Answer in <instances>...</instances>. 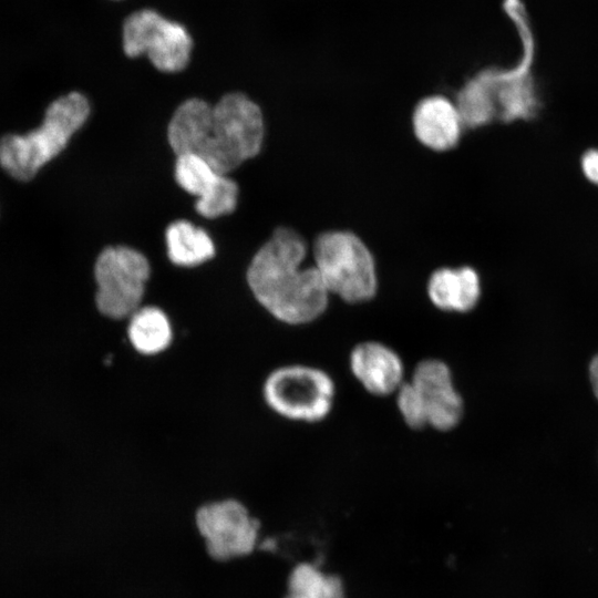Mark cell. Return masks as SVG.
I'll return each instance as SVG.
<instances>
[{"instance_id":"cell-1","label":"cell","mask_w":598,"mask_h":598,"mask_svg":"<svg viewBox=\"0 0 598 598\" xmlns=\"http://www.w3.org/2000/svg\"><path fill=\"white\" fill-rule=\"evenodd\" d=\"M167 138L176 155H195L227 174L259 153L262 113L240 92L224 95L215 105L189 99L173 114Z\"/></svg>"},{"instance_id":"cell-2","label":"cell","mask_w":598,"mask_h":598,"mask_svg":"<svg viewBox=\"0 0 598 598\" xmlns=\"http://www.w3.org/2000/svg\"><path fill=\"white\" fill-rule=\"evenodd\" d=\"M303 238L286 227L275 230L250 261L246 280L257 302L277 321L309 324L323 316L330 292L315 266L303 267Z\"/></svg>"},{"instance_id":"cell-3","label":"cell","mask_w":598,"mask_h":598,"mask_svg":"<svg viewBox=\"0 0 598 598\" xmlns=\"http://www.w3.org/2000/svg\"><path fill=\"white\" fill-rule=\"evenodd\" d=\"M505 7L522 41V58L511 69L482 72L458 92L455 103L467 128L494 120H528L539 107L533 76L536 47L529 16L523 0H506Z\"/></svg>"},{"instance_id":"cell-4","label":"cell","mask_w":598,"mask_h":598,"mask_svg":"<svg viewBox=\"0 0 598 598\" xmlns=\"http://www.w3.org/2000/svg\"><path fill=\"white\" fill-rule=\"evenodd\" d=\"M89 114V101L78 92L56 99L47 109L37 130L23 135H6L0 140V165L16 179H31L66 146Z\"/></svg>"},{"instance_id":"cell-5","label":"cell","mask_w":598,"mask_h":598,"mask_svg":"<svg viewBox=\"0 0 598 598\" xmlns=\"http://www.w3.org/2000/svg\"><path fill=\"white\" fill-rule=\"evenodd\" d=\"M313 258L330 295L351 305L365 303L375 297V260L355 234L330 230L319 235L313 244Z\"/></svg>"},{"instance_id":"cell-6","label":"cell","mask_w":598,"mask_h":598,"mask_svg":"<svg viewBox=\"0 0 598 598\" xmlns=\"http://www.w3.org/2000/svg\"><path fill=\"white\" fill-rule=\"evenodd\" d=\"M261 393L266 405L277 415L293 422L318 423L332 412L337 389L326 370L292 363L270 371Z\"/></svg>"},{"instance_id":"cell-7","label":"cell","mask_w":598,"mask_h":598,"mask_svg":"<svg viewBox=\"0 0 598 598\" xmlns=\"http://www.w3.org/2000/svg\"><path fill=\"white\" fill-rule=\"evenodd\" d=\"M121 44L126 56L135 59L146 55L158 71L175 73L188 65L194 40L179 21L154 8L143 7L123 19Z\"/></svg>"},{"instance_id":"cell-8","label":"cell","mask_w":598,"mask_h":598,"mask_svg":"<svg viewBox=\"0 0 598 598\" xmlns=\"http://www.w3.org/2000/svg\"><path fill=\"white\" fill-rule=\"evenodd\" d=\"M194 524L206 554L217 563L252 555L261 537V520L244 501L233 496L198 505Z\"/></svg>"},{"instance_id":"cell-9","label":"cell","mask_w":598,"mask_h":598,"mask_svg":"<svg viewBox=\"0 0 598 598\" xmlns=\"http://www.w3.org/2000/svg\"><path fill=\"white\" fill-rule=\"evenodd\" d=\"M151 266L147 258L126 246L107 247L94 266L95 305L112 320L127 319L142 306Z\"/></svg>"},{"instance_id":"cell-10","label":"cell","mask_w":598,"mask_h":598,"mask_svg":"<svg viewBox=\"0 0 598 598\" xmlns=\"http://www.w3.org/2000/svg\"><path fill=\"white\" fill-rule=\"evenodd\" d=\"M411 383L421 394L427 426L448 432L454 430L464 415V401L457 391L448 364L435 358L421 360L414 368Z\"/></svg>"},{"instance_id":"cell-11","label":"cell","mask_w":598,"mask_h":598,"mask_svg":"<svg viewBox=\"0 0 598 598\" xmlns=\"http://www.w3.org/2000/svg\"><path fill=\"white\" fill-rule=\"evenodd\" d=\"M175 178L187 193L197 197L195 208L206 218L235 210L238 197L236 182L192 154L177 155Z\"/></svg>"},{"instance_id":"cell-12","label":"cell","mask_w":598,"mask_h":598,"mask_svg":"<svg viewBox=\"0 0 598 598\" xmlns=\"http://www.w3.org/2000/svg\"><path fill=\"white\" fill-rule=\"evenodd\" d=\"M349 369L358 383L374 396L395 394L405 382L401 355L375 340L361 341L351 349Z\"/></svg>"},{"instance_id":"cell-13","label":"cell","mask_w":598,"mask_h":598,"mask_svg":"<svg viewBox=\"0 0 598 598\" xmlns=\"http://www.w3.org/2000/svg\"><path fill=\"white\" fill-rule=\"evenodd\" d=\"M412 125L419 142L436 152L456 146L465 128L456 103L442 95L421 100L414 109Z\"/></svg>"},{"instance_id":"cell-14","label":"cell","mask_w":598,"mask_h":598,"mask_svg":"<svg viewBox=\"0 0 598 598\" xmlns=\"http://www.w3.org/2000/svg\"><path fill=\"white\" fill-rule=\"evenodd\" d=\"M431 303L443 312L467 313L480 301L481 278L468 266L443 267L434 270L426 285Z\"/></svg>"},{"instance_id":"cell-15","label":"cell","mask_w":598,"mask_h":598,"mask_svg":"<svg viewBox=\"0 0 598 598\" xmlns=\"http://www.w3.org/2000/svg\"><path fill=\"white\" fill-rule=\"evenodd\" d=\"M126 320L127 340L137 353L153 357L171 347L173 323L159 307L142 305Z\"/></svg>"},{"instance_id":"cell-16","label":"cell","mask_w":598,"mask_h":598,"mask_svg":"<svg viewBox=\"0 0 598 598\" xmlns=\"http://www.w3.org/2000/svg\"><path fill=\"white\" fill-rule=\"evenodd\" d=\"M167 256L179 267H195L215 255V246L209 235L190 221L177 220L165 233Z\"/></svg>"},{"instance_id":"cell-17","label":"cell","mask_w":598,"mask_h":598,"mask_svg":"<svg viewBox=\"0 0 598 598\" xmlns=\"http://www.w3.org/2000/svg\"><path fill=\"white\" fill-rule=\"evenodd\" d=\"M282 598H347L342 579L312 563H299L288 574Z\"/></svg>"},{"instance_id":"cell-18","label":"cell","mask_w":598,"mask_h":598,"mask_svg":"<svg viewBox=\"0 0 598 598\" xmlns=\"http://www.w3.org/2000/svg\"><path fill=\"white\" fill-rule=\"evenodd\" d=\"M394 395L398 412L410 429L422 430L427 426L423 399L410 380Z\"/></svg>"},{"instance_id":"cell-19","label":"cell","mask_w":598,"mask_h":598,"mask_svg":"<svg viewBox=\"0 0 598 598\" xmlns=\"http://www.w3.org/2000/svg\"><path fill=\"white\" fill-rule=\"evenodd\" d=\"M580 167L587 181L598 185V148H590L582 154Z\"/></svg>"},{"instance_id":"cell-20","label":"cell","mask_w":598,"mask_h":598,"mask_svg":"<svg viewBox=\"0 0 598 598\" xmlns=\"http://www.w3.org/2000/svg\"><path fill=\"white\" fill-rule=\"evenodd\" d=\"M589 380L591 383L592 392L598 400V353L590 361Z\"/></svg>"},{"instance_id":"cell-21","label":"cell","mask_w":598,"mask_h":598,"mask_svg":"<svg viewBox=\"0 0 598 598\" xmlns=\"http://www.w3.org/2000/svg\"><path fill=\"white\" fill-rule=\"evenodd\" d=\"M107 1L118 2V1H123V0H107Z\"/></svg>"}]
</instances>
